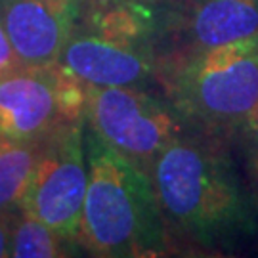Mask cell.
<instances>
[{
	"instance_id": "cell-1",
	"label": "cell",
	"mask_w": 258,
	"mask_h": 258,
	"mask_svg": "<svg viewBox=\"0 0 258 258\" xmlns=\"http://www.w3.org/2000/svg\"><path fill=\"white\" fill-rule=\"evenodd\" d=\"M166 231L199 247L228 245L254 230L230 157L203 136L180 134L149 170Z\"/></svg>"
},
{
	"instance_id": "cell-12",
	"label": "cell",
	"mask_w": 258,
	"mask_h": 258,
	"mask_svg": "<svg viewBox=\"0 0 258 258\" xmlns=\"http://www.w3.org/2000/svg\"><path fill=\"white\" fill-rule=\"evenodd\" d=\"M73 243L65 241L57 231L46 226L33 214L19 209L10 256L14 258H59L73 254Z\"/></svg>"
},
{
	"instance_id": "cell-13",
	"label": "cell",
	"mask_w": 258,
	"mask_h": 258,
	"mask_svg": "<svg viewBox=\"0 0 258 258\" xmlns=\"http://www.w3.org/2000/svg\"><path fill=\"white\" fill-rule=\"evenodd\" d=\"M54 69L55 102L65 122H84L88 107L90 84L84 83L79 75L67 69L59 61L52 65Z\"/></svg>"
},
{
	"instance_id": "cell-2",
	"label": "cell",
	"mask_w": 258,
	"mask_h": 258,
	"mask_svg": "<svg viewBox=\"0 0 258 258\" xmlns=\"http://www.w3.org/2000/svg\"><path fill=\"white\" fill-rule=\"evenodd\" d=\"M88 187L79 245L100 258L161 256L168 231L146 170L109 148L94 132L84 136Z\"/></svg>"
},
{
	"instance_id": "cell-9",
	"label": "cell",
	"mask_w": 258,
	"mask_h": 258,
	"mask_svg": "<svg viewBox=\"0 0 258 258\" xmlns=\"http://www.w3.org/2000/svg\"><path fill=\"white\" fill-rule=\"evenodd\" d=\"M178 54H191L258 35V0H194L176 14ZM176 54V52H174Z\"/></svg>"
},
{
	"instance_id": "cell-14",
	"label": "cell",
	"mask_w": 258,
	"mask_h": 258,
	"mask_svg": "<svg viewBox=\"0 0 258 258\" xmlns=\"http://www.w3.org/2000/svg\"><path fill=\"white\" fill-rule=\"evenodd\" d=\"M19 209L0 212V258H8L12 249V233L16 226Z\"/></svg>"
},
{
	"instance_id": "cell-11",
	"label": "cell",
	"mask_w": 258,
	"mask_h": 258,
	"mask_svg": "<svg viewBox=\"0 0 258 258\" xmlns=\"http://www.w3.org/2000/svg\"><path fill=\"white\" fill-rule=\"evenodd\" d=\"M42 140L0 138V212L19 209L37 165Z\"/></svg>"
},
{
	"instance_id": "cell-4",
	"label": "cell",
	"mask_w": 258,
	"mask_h": 258,
	"mask_svg": "<svg viewBox=\"0 0 258 258\" xmlns=\"http://www.w3.org/2000/svg\"><path fill=\"white\" fill-rule=\"evenodd\" d=\"M84 120L90 132L148 174L161 151L187 126L172 103L136 86H90Z\"/></svg>"
},
{
	"instance_id": "cell-3",
	"label": "cell",
	"mask_w": 258,
	"mask_h": 258,
	"mask_svg": "<svg viewBox=\"0 0 258 258\" xmlns=\"http://www.w3.org/2000/svg\"><path fill=\"white\" fill-rule=\"evenodd\" d=\"M170 103L187 122L211 130L239 128L258 105V35L161 59Z\"/></svg>"
},
{
	"instance_id": "cell-16",
	"label": "cell",
	"mask_w": 258,
	"mask_h": 258,
	"mask_svg": "<svg viewBox=\"0 0 258 258\" xmlns=\"http://www.w3.org/2000/svg\"><path fill=\"white\" fill-rule=\"evenodd\" d=\"M239 130L243 132V136L247 140L249 148L252 149V155L256 157L258 161V105L252 109L249 117L245 119V122L239 126Z\"/></svg>"
},
{
	"instance_id": "cell-5",
	"label": "cell",
	"mask_w": 258,
	"mask_h": 258,
	"mask_svg": "<svg viewBox=\"0 0 258 258\" xmlns=\"http://www.w3.org/2000/svg\"><path fill=\"white\" fill-rule=\"evenodd\" d=\"M84 122H65L48 134L19 209L42 220L65 241L79 245L88 187Z\"/></svg>"
},
{
	"instance_id": "cell-7",
	"label": "cell",
	"mask_w": 258,
	"mask_h": 258,
	"mask_svg": "<svg viewBox=\"0 0 258 258\" xmlns=\"http://www.w3.org/2000/svg\"><path fill=\"white\" fill-rule=\"evenodd\" d=\"M59 63L90 86H138L159 75L153 44L117 42L77 25Z\"/></svg>"
},
{
	"instance_id": "cell-17",
	"label": "cell",
	"mask_w": 258,
	"mask_h": 258,
	"mask_svg": "<svg viewBox=\"0 0 258 258\" xmlns=\"http://www.w3.org/2000/svg\"><path fill=\"white\" fill-rule=\"evenodd\" d=\"M105 2H115V0H81V8H83V6H96V4H105Z\"/></svg>"
},
{
	"instance_id": "cell-15",
	"label": "cell",
	"mask_w": 258,
	"mask_h": 258,
	"mask_svg": "<svg viewBox=\"0 0 258 258\" xmlns=\"http://www.w3.org/2000/svg\"><path fill=\"white\" fill-rule=\"evenodd\" d=\"M19 65L21 63H19L18 55L14 52L8 35H6V31H4L2 23H0V75L8 73V71L16 69Z\"/></svg>"
},
{
	"instance_id": "cell-6",
	"label": "cell",
	"mask_w": 258,
	"mask_h": 258,
	"mask_svg": "<svg viewBox=\"0 0 258 258\" xmlns=\"http://www.w3.org/2000/svg\"><path fill=\"white\" fill-rule=\"evenodd\" d=\"M79 14L81 0H0V23L21 65L57 63Z\"/></svg>"
},
{
	"instance_id": "cell-10",
	"label": "cell",
	"mask_w": 258,
	"mask_h": 258,
	"mask_svg": "<svg viewBox=\"0 0 258 258\" xmlns=\"http://www.w3.org/2000/svg\"><path fill=\"white\" fill-rule=\"evenodd\" d=\"M174 12L163 0H115L96 6H83L79 27L117 42L153 44L172 27Z\"/></svg>"
},
{
	"instance_id": "cell-8",
	"label": "cell",
	"mask_w": 258,
	"mask_h": 258,
	"mask_svg": "<svg viewBox=\"0 0 258 258\" xmlns=\"http://www.w3.org/2000/svg\"><path fill=\"white\" fill-rule=\"evenodd\" d=\"M61 124L52 65H19L0 75V138L42 140Z\"/></svg>"
}]
</instances>
